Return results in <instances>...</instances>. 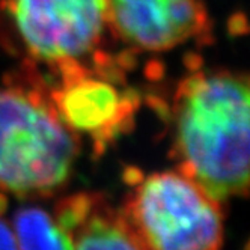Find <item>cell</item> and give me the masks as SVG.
<instances>
[{
  "mask_svg": "<svg viewBox=\"0 0 250 250\" xmlns=\"http://www.w3.org/2000/svg\"><path fill=\"white\" fill-rule=\"evenodd\" d=\"M5 208H6V199L3 196H0V250H19L14 229L3 219Z\"/></svg>",
  "mask_w": 250,
  "mask_h": 250,
  "instance_id": "cell-9",
  "label": "cell"
},
{
  "mask_svg": "<svg viewBox=\"0 0 250 250\" xmlns=\"http://www.w3.org/2000/svg\"><path fill=\"white\" fill-rule=\"evenodd\" d=\"M249 77L234 71L194 73L173 97V157L211 199L246 198L249 188Z\"/></svg>",
  "mask_w": 250,
  "mask_h": 250,
  "instance_id": "cell-1",
  "label": "cell"
},
{
  "mask_svg": "<svg viewBox=\"0 0 250 250\" xmlns=\"http://www.w3.org/2000/svg\"><path fill=\"white\" fill-rule=\"evenodd\" d=\"M55 217L73 238L74 250H142L121 211L97 194L62 201Z\"/></svg>",
  "mask_w": 250,
  "mask_h": 250,
  "instance_id": "cell-7",
  "label": "cell"
},
{
  "mask_svg": "<svg viewBox=\"0 0 250 250\" xmlns=\"http://www.w3.org/2000/svg\"><path fill=\"white\" fill-rule=\"evenodd\" d=\"M121 214L142 250H220L222 204L178 170L144 178Z\"/></svg>",
  "mask_w": 250,
  "mask_h": 250,
  "instance_id": "cell-3",
  "label": "cell"
},
{
  "mask_svg": "<svg viewBox=\"0 0 250 250\" xmlns=\"http://www.w3.org/2000/svg\"><path fill=\"white\" fill-rule=\"evenodd\" d=\"M79 154L50 98L37 89L0 87V188L45 196L66 183Z\"/></svg>",
  "mask_w": 250,
  "mask_h": 250,
  "instance_id": "cell-2",
  "label": "cell"
},
{
  "mask_svg": "<svg viewBox=\"0 0 250 250\" xmlns=\"http://www.w3.org/2000/svg\"><path fill=\"white\" fill-rule=\"evenodd\" d=\"M58 69L61 83L48 98L71 131L105 146L130 127L139 103L136 94L121 91L110 79L89 73L80 62L59 65Z\"/></svg>",
  "mask_w": 250,
  "mask_h": 250,
  "instance_id": "cell-5",
  "label": "cell"
},
{
  "mask_svg": "<svg viewBox=\"0 0 250 250\" xmlns=\"http://www.w3.org/2000/svg\"><path fill=\"white\" fill-rule=\"evenodd\" d=\"M109 29L133 48L165 51L208 29L202 0H109Z\"/></svg>",
  "mask_w": 250,
  "mask_h": 250,
  "instance_id": "cell-6",
  "label": "cell"
},
{
  "mask_svg": "<svg viewBox=\"0 0 250 250\" xmlns=\"http://www.w3.org/2000/svg\"><path fill=\"white\" fill-rule=\"evenodd\" d=\"M12 229L19 250H74L68 230L40 207L20 208Z\"/></svg>",
  "mask_w": 250,
  "mask_h": 250,
  "instance_id": "cell-8",
  "label": "cell"
},
{
  "mask_svg": "<svg viewBox=\"0 0 250 250\" xmlns=\"http://www.w3.org/2000/svg\"><path fill=\"white\" fill-rule=\"evenodd\" d=\"M17 35L33 61L80 62L109 29V0H8Z\"/></svg>",
  "mask_w": 250,
  "mask_h": 250,
  "instance_id": "cell-4",
  "label": "cell"
}]
</instances>
